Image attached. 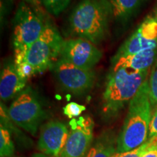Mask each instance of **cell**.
<instances>
[{"label":"cell","mask_w":157,"mask_h":157,"mask_svg":"<svg viewBox=\"0 0 157 157\" xmlns=\"http://www.w3.org/2000/svg\"><path fill=\"white\" fill-rule=\"evenodd\" d=\"M115 154V148L109 137L100 138L88 151L85 157H111Z\"/></svg>","instance_id":"obj_15"},{"label":"cell","mask_w":157,"mask_h":157,"mask_svg":"<svg viewBox=\"0 0 157 157\" xmlns=\"http://www.w3.org/2000/svg\"><path fill=\"white\" fill-rule=\"evenodd\" d=\"M63 41L57 29L48 22L41 36L26 50L15 51V63L26 61L36 74L51 69L60 58Z\"/></svg>","instance_id":"obj_4"},{"label":"cell","mask_w":157,"mask_h":157,"mask_svg":"<svg viewBox=\"0 0 157 157\" xmlns=\"http://www.w3.org/2000/svg\"><path fill=\"white\" fill-rule=\"evenodd\" d=\"M149 69L134 71L124 68L111 69L103 95V112L113 117L136 95L141 86L148 78Z\"/></svg>","instance_id":"obj_3"},{"label":"cell","mask_w":157,"mask_h":157,"mask_svg":"<svg viewBox=\"0 0 157 157\" xmlns=\"http://www.w3.org/2000/svg\"><path fill=\"white\" fill-rule=\"evenodd\" d=\"M10 119L17 126L35 135L44 118V111L33 90L21 92L7 110Z\"/></svg>","instance_id":"obj_6"},{"label":"cell","mask_w":157,"mask_h":157,"mask_svg":"<svg viewBox=\"0 0 157 157\" xmlns=\"http://www.w3.org/2000/svg\"><path fill=\"white\" fill-rule=\"evenodd\" d=\"M148 137L149 138L157 137V109L152 114L150 127H149Z\"/></svg>","instance_id":"obj_23"},{"label":"cell","mask_w":157,"mask_h":157,"mask_svg":"<svg viewBox=\"0 0 157 157\" xmlns=\"http://www.w3.org/2000/svg\"><path fill=\"white\" fill-rule=\"evenodd\" d=\"M148 93L152 109H157V59L153 65L148 78Z\"/></svg>","instance_id":"obj_17"},{"label":"cell","mask_w":157,"mask_h":157,"mask_svg":"<svg viewBox=\"0 0 157 157\" xmlns=\"http://www.w3.org/2000/svg\"><path fill=\"white\" fill-rule=\"evenodd\" d=\"M143 0H109L112 16L119 21H125L134 14Z\"/></svg>","instance_id":"obj_14"},{"label":"cell","mask_w":157,"mask_h":157,"mask_svg":"<svg viewBox=\"0 0 157 157\" xmlns=\"http://www.w3.org/2000/svg\"><path fill=\"white\" fill-rule=\"evenodd\" d=\"M17 73L15 62L9 59L4 63L0 76V97L3 101H8L23 91L26 84Z\"/></svg>","instance_id":"obj_12"},{"label":"cell","mask_w":157,"mask_h":157,"mask_svg":"<svg viewBox=\"0 0 157 157\" xmlns=\"http://www.w3.org/2000/svg\"><path fill=\"white\" fill-rule=\"evenodd\" d=\"M23 1L29 5L33 6L34 9L37 11H38V10L41 9V4L42 3H41L40 0H23Z\"/></svg>","instance_id":"obj_24"},{"label":"cell","mask_w":157,"mask_h":157,"mask_svg":"<svg viewBox=\"0 0 157 157\" xmlns=\"http://www.w3.org/2000/svg\"><path fill=\"white\" fill-rule=\"evenodd\" d=\"M112 10L108 0H82L69 17L71 34L100 44L106 36Z\"/></svg>","instance_id":"obj_2"},{"label":"cell","mask_w":157,"mask_h":157,"mask_svg":"<svg viewBox=\"0 0 157 157\" xmlns=\"http://www.w3.org/2000/svg\"><path fill=\"white\" fill-rule=\"evenodd\" d=\"M63 89L74 95H83L90 91L95 83L93 69L82 68L59 58L51 68Z\"/></svg>","instance_id":"obj_7"},{"label":"cell","mask_w":157,"mask_h":157,"mask_svg":"<svg viewBox=\"0 0 157 157\" xmlns=\"http://www.w3.org/2000/svg\"><path fill=\"white\" fill-rule=\"evenodd\" d=\"M157 59V48L137 52L136 54L120 57L111 60L113 67L116 70L119 68H124L134 71H142L150 68Z\"/></svg>","instance_id":"obj_13"},{"label":"cell","mask_w":157,"mask_h":157,"mask_svg":"<svg viewBox=\"0 0 157 157\" xmlns=\"http://www.w3.org/2000/svg\"><path fill=\"white\" fill-rule=\"evenodd\" d=\"M63 150L58 157H85L93 139L94 121L89 116L72 119Z\"/></svg>","instance_id":"obj_9"},{"label":"cell","mask_w":157,"mask_h":157,"mask_svg":"<svg viewBox=\"0 0 157 157\" xmlns=\"http://www.w3.org/2000/svg\"><path fill=\"white\" fill-rule=\"evenodd\" d=\"M148 144L149 140H147L145 143H143L142 146L134 149V150L126 152H117L111 157H142L143 154L146 151Z\"/></svg>","instance_id":"obj_21"},{"label":"cell","mask_w":157,"mask_h":157,"mask_svg":"<svg viewBox=\"0 0 157 157\" xmlns=\"http://www.w3.org/2000/svg\"><path fill=\"white\" fill-rule=\"evenodd\" d=\"M101 58V51L95 44L82 38L64 40L60 56L78 67L87 69H93Z\"/></svg>","instance_id":"obj_10"},{"label":"cell","mask_w":157,"mask_h":157,"mask_svg":"<svg viewBox=\"0 0 157 157\" xmlns=\"http://www.w3.org/2000/svg\"><path fill=\"white\" fill-rule=\"evenodd\" d=\"M85 109L86 107L84 105H80L75 102H71L63 108V113L66 117L72 119L79 117Z\"/></svg>","instance_id":"obj_19"},{"label":"cell","mask_w":157,"mask_h":157,"mask_svg":"<svg viewBox=\"0 0 157 157\" xmlns=\"http://www.w3.org/2000/svg\"><path fill=\"white\" fill-rule=\"evenodd\" d=\"M31 157H49V156H46V155H44V154H35Z\"/></svg>","instance_id":"obj_25"},{"label":"cell","mask_w":157,"mask_h":157,"mask_svg":"<svg viewBox=\"0 0 157 157\" xmlns=\"http://www.w3.org/2000/svg\"><path fill=\"white\" fill-rule=\"evenodd\" d=\"M156 48H157V10L144 19L138 28L119 48L112 60Z\"/></svg>","instance_id":"obj_8"},{"label":"cell","mask_w":157,"mask_h":157,"mask_svg":"<svg viewBox=\"0 0 157 157\" xmlns=\"http://www.w3.org/2000/svg\"><path fill=\"white\" fill-rule=\"evenodd\" d=\"M15 66L19 76L26 81L33 75L36 74L33 66L26 61H23L15 64Z\"/></svg>","instance_id":"obj_20"},{"label":"cell","mask_w":157,"mask_h":157,"mask_svg":"<svg viewBox=\"0 0 157 157\" xmlns=\"http://www.w3.org/2000/svg\"><path fill=\"white\" fill-rule=\"evenodd\" d=\"M40 2L47 11L58 15L68 7L71 0H40Z\"/></svg>","instance_id":"obj_18"},{"label":"cell","mask_w":157,"mask_h":157,"mask_svg":"<svg viewBox=\"0 0 157 157\" xmlns=\"http://www.w3.org/2000/svg\"><path fill=\"white\" fill-rule=\"evenodd\" d=\"M68 127L64 123L51 121L42 127L38 141V147L44 154L58 157L67 141Z\"/></svg>","instance_id":"obj_11"},{"label":"cell","mask_w":157,"mask_h":157,"mask_svg":"<svg viewBox=\"0 0 157 157\" xmlns=\"http://www.w3.org/2000/svg\"><path fill=\"white\" fill-rule=\"evenodd\" d=\"M15 147L13 145L10 132L5 125L1 124L0 127V156L10 157L14 154Z\"/></svg>","instance_id":"obj_16"},{"label":"cell","mask_w":157,"mask_h":157,"mask_svg":"<svg viewBox=\"0 0 157 157\" xmlns=\"http://www.w3.org/2000/svg\"><path fill=\"white\" fill-rule=\"evenodd\" d=\"M148 140L149 144L142 157H157V137Z\"/></svg>","instance_id":"obj_22"},{"label":"cell","mask_w":157,"mask_h":157,"mask_svg":"<svg viewBox=\"0 0 157 157\" xmlns=\"http://www.w3.org/2000/svg\"><path fill=\"white\" fill-rule=\"evenodd\" d=\"M151 117L148 78L129 103L128 112L117 139L118 152L134 150L148 140Z\"/></svg>","instance_id":"obj_1"},{"label":"cell","mask_w":157,"mask_h":157,"mask_svg":"<svg viewBox=\"0 0 157 157\" xmlns=\"http://www.w3.org/2000/svg\"><path fill=\"white\" fill-rule=\"evenodd\" d=\"M47 23L38 11L25 2L20 3L13 18V44L15 51L26 50L41 36Z\"/></svg>","instance_id":"obj_5"}]
</instances>
